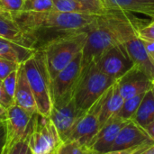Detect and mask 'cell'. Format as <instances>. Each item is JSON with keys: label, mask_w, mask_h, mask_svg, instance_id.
<instances>
[{"label": "cell", "mask_w": 154, "mask_h": 154, "mask_svg": "<svg viewBox=\"0 0 154 154\" xmlns=\"http://www.w3.org/2000/svg\"><path fill=\"white\" fill-rule=\"evenodd\" d=\"M32 53L8 40L0 37V58L2 59L22 63Z\"/></svg>", "instance_id": "cell-22"}, {"label": "cell", "mask_w": 154, "mask_h": 154, "mask_svg": "<svg viewBox=\"0 0 154 154\" xmlns=\"http://www.w3.org/2000/svg\"><path fill=\"white\" fill-rule=\"evenodd\" d=\"M89 154H95V153H93V152H89Z\"/></svg>", "instance_id": "cell-41"}, {"label": "cell", "mask_w": 154, "mask_h": 154, "mask_svg": "<svg viewBox=\"0 0 154 154\" xmlns=\"http://www.w3.org/2000/svg\"><path fill=\"white\" fill-rule=\"evenodd\" d=\"M132 120L143 128L154 120V97L151 89L144 93Z\"/></svg>", "instance_id": "cell-20"}, {"label": "cell", "mask_w": 154, "mask_h": 154, "mask_svg": "<svg viewBox=\"0 0 154 154\" xmlns=\"http://www.w3.org/2000/svg\"><path fill=\"white\" fill-rule=\"evenodd\" d=\"M87 40V32H81L57 38L47 42L41 50L43 51L47 69L51 79L67 67L80 53Z\"/></svg>", "instance_id": "cell-4"}, {"label": "cell", "mask_w": 154, "mask_h": 154, "mask_svg": "<svg viewBox=\"0 0 154 154\" xmlns=\"http://www.w3.org/2000/svg\"><path fill=\"white\" fill-rule=\"evenodd\" d=\"M34 115L28 113L15 104L6 109L5 116L6 143L5 148L9 150L16 143L29 137Z\"/></svg>", "instance_id": "cell-8"}, {"label": "cell", "mask_w": 154, "mask_h": 154, "mask_svg": "<svg viewBox=\"0 0 154 154\" xmlns=\"http://www.w3.org/2000/svg\"><path fill=\"white\" fill-rule=\"evenodd\" d=\"M146 23L147 20L125 11L107 10L99 14L87 32L82 68L97 60L109 49L138 38V31Z\"/></svg>", "instance_id": "cell-1"}, {"label": "cell", "mask_w": 154, "mask_h": 154, "mask_svg": "<svg viewBox=\"0 0 154 154\" xmlns=\"http://www.w3.org/2000/svg\"><path fill=\"white\" fill-rule=\"evenodd\" d=\"M135 154H154V143L143 145Z\"/></svg>", "instance_id": "cell-33"}, {"label": "cell", "mask_w": 154, "mask_h": 154, "mask_svg": "<svg viewBox=\"0 0 154 154\" xmlns=\"http://www.w3.org/2000/svg\"><path fill=\"white\" fill-rule=\"evenodd\" d=\"M14 104V102L5 94V92L3 88L2 80H0V106L4 107L5 109H7Z\"/></svg>", "instance_id": "cell-31"}, {"label": "cell", "mask_w": 154, "mask_h": 154, "mask_svg": "<svg viewBox=\"0 0 154 154\" xmlns=\"http://www.w3.org/2000/svg\"><path fill=\"white\" fill-rule=\"evenodd\" d=\"M14 104L32 115L37 113L36 102L28 83L23 63L20 64L17 70V84L14 92Z\"/></svg>", "instance_id": "cell-17"}, {"label": "cell", "mask_w": 154, "mask_h": 154, "mask_svg": "<svg viewBox=\"0 0 154 154\" xmlns=\"http://www.w3.org/2000/svg\"><path fill=\"white\" fill-rule=\"evenodd\" d=\"M99 100L100 110L98 115V120L101 127L110 117H112L118 112L125 101L118 90L116 81L100 97Z\"/></svg>", "instance_id": "cell-18"}, {"label": "cell", "mask_w": 154, "mask_h": 154, "mask_svg": "<svg viewBox=\"0 0 154 154\" xmlns=\"http://www.w3.org/2000/svg\"><path fill=\"white\" fill-rule=\"evenodd\" d=\"M100 100L98 99L79 118L66 141H76L83 145L88 146L100 129L98 120Z\"/></svg>", "instance_id": "cell-11"}, {"label": "cell", "mask_w": 154, "mask_h": 154, "mask_svg": "<svg viewBox=\"0 0 154 154\" xmlns=\"http://www.w3.org/2000/svg\"><path fill=\"white\" fill-rule=\"evenodd\" d=\"M23 4L24 0H0V7L9 13L22 11Z\"/></svg>", "instance_id": "cell-29"}, {"label": "cell", "mask_w": 154, "mask_h": 154, "mask_svg": "<svg viewBox=\"0 0 154 154\" xmlns=\"http://www.w3.org/2000/svg\"><path fill=\"white\" fill-rule=\"evenodd\" d=\"M85 112L80 111L74 98L59 105H52L49 118L56 127L62 142H65L79 118Z\"/></svg>", "instance_id": "cell-10"}, {"label": "cell", "mask_w": 154, "mask_h": 154, "mask_svg": "<svg viewBox=\"0 0 154 154\" xmlns=\"http://www.w3.org/2000/svg\"><path fill=\"white\" fill-rule=\"evenodd\" d=\"M143 96H144V93L138 95L136 97L125 99L124 101L121 108L118 110V112L115 116H118L124 120H126V121L132 120V118L134 116Z\"/></svg>", "instance_id": "cell-23"}, {"label": "cell", "mask_w": 154, "mask_h": 154, "mask_svg": "<svg viewBox=\"0 0 154 154\" xmlns=\"http://www.w3.org/2000/svg\"><path fill=\"white\" fill-rule=\"evenodd\" d=\"M106 10L141 14L154 19V0H100Z\"/></svg>", "instance_id": "cell-19"}, {"label": "cell", "mask_w": 154, "mask_h": 154, "mask_svg": "<svg viewBox=\"0 0 154 154\" xmlns=\"http://www.w3.org/2000/svg\"><path fill=\"white\" fill-rule=\"evenodd\" d=\"M138 38L143 42H154V19L138 31Z\"/></svg>", "instance_id": "cell-28"}, {"label": "cell", "mask_w": 154, "mask_h": 154, "mask_svg": "<svg viewBox=\"0 0 154 154\" xmlns=\"http://www.w3.org/2000/svg\"><path fill=\"white\" fill-rule=\"evenodd\" d=\"M124 120L116 116L110 117L98 130L88 145L90 152L95 154H104L110 152V149L121 128L126 124Z\"/></svg>", "instance_id": "cell-12"}, {"label": "cell", "mask_w": 154, "mask_h": 154, "mask_svg": "<svg viewBox=\"0 0 154 154\" xmlns=\"http://www.w3.org/2000/svg\"><path fill=\"white\" fill-rule=\"evenodd\" d=\"M61 143L59 133L51 119L36 113L28 138L32 154H54Z\"/></svg>", "instance_id": "cell-6"}, {"label": "cell", "mask_w": 154, "mask_h": 154, "mask_svg": "<svg viewBox=\"0 0 154 154\" xmlns=\"http://www.w3.org/2000/svg\"><path fill=\"white\" fill-rule=\"evenodd\" d=\"M5 111H6V109H5L4 107L0 106V120H2V119H4V118H5Z\"/></svg>", "instance_id": "cell-38"}, {"label": "cell", "mask_w": 154, "mask_h": 154, "mask_svg": "<svg viewBox=\"0 0 154 154\" xmlns=\"http://www.w3.org/2000/svg\"><path fill=\"white\" fill-rule=\"evenodd\" d=\"M89 152L88 146L76 141H66L60 144L54 154H89Z\"/></svg>", "instance_id": "cell-24"}, {"label": "cell", "mask_w": 154, "mask_h": 154, "mask_svg": "<svg viewBox=\"0 0 154 154\" xmlns=\"http://www.w3.org/2000/svg\"><path fill=\"white\" fill-rule=\"evenodd\" d=\"M151 143H154V141L150 138L144 128L135 124L133 120H129L119 131L110 152L138 147Z\"/></svg>", "instance_id": "cell-13"}, {"label": "cell", "mask_w": 154, "mask_h": 154, "mask_svg": "<svg viewBox=\"0 0 154 154\" xmlns=\"http://www.w3.org/2000/svg\"><path fill=\"white\" fill-rule=\"evenodd\" d=\"M144 130L146 131V133L148 134V135L150 136V138L154 141V120L152 122H151L148 125L145 126Z\"/></svg>", "instance_id": "cell-37"}, {"label": "cell", "mask_w": 154, "mask_h": 154, "mask_svg": "<svg viewBox=\"0 0 154 154\" xmlns=\"http://www.w3.org/2000/svg\"><path fill=\"white\" fill-rule=\"evenodd\" d=\"M19 27L35 41L36 50L57 38L88 32L99 14L62 13L56 10L45 12L18 11L11 13Z\"/></svg>", "instance_id": "cell-2"}, {"label": "cell", "mask_w": 154, "mask_h": 154, "mask_svg": "<svg viewBox=\"0 0 154 154\" xmlns=\"http://www.w3.org/2000/svg\"><path fill=\"white\" fill-rule=\"evenodd\" d=\"M18 70V69H17ZM17 70L9 74L5 79L2 80L3 88L5 94L14 102V92L17 84Z\"/></svg>", "instance_id": "cell-26"}, {"label": "cell", "mask_w": 154, "mask_h": 154, "mask_svg": "<svg viewBox=\"0 0 154 154\" xmlns=\"http://www.w3.org/2000/svg\"><path fill=\"white\" fill-rule=\"evenodd\" d=\"M118 90L125 100L143 93H145L152 87V80L138 68L134 66L122 78L116 80Z\"/></svg>", "instance_id": "cell-14"}, {"label": "cell", "mask_w": 154, "mask_h": 154, "mask_svg": "<svg viewBox=\"0 0 154 154\" xmlns=\"http://www.w3.org/2000/svg\"><path fill=\"white\" fill-rule=\"evenodd\" d=\"M6 143V129L5 124V118L0 120V154H2Z\"/></svg>", "instance_id": "cell-32"}, {"label": "cell", "mask_w": 154, "mask_h": 154, "mask_svg": "<svg viewBox=\"0 0 154 154\" xmlns=\"http://www.w3.org/2000/svg\"><path fill=\"white\" fill-rule=\"evenodd\" d=\"M93 62L101 72L115 80L122 78L134 66L125 44L109 49Z\"/></svg>", "instance_id": "cell-9"}, {"label": "cell", "mask_w": 154, "mask_h": 154, "mask_svg": "<svg viewBox=\"0 0 154 154\" xmlns=\"http://www.w3.org/2000/svg\"><path fill=\"white\" fill-rule=\"evenodd\" d=\"M21 63L0 58V80L5 79L9 74L18 69Z\"/></svg>", "instance_id": "cell-27"}, {"label": "cell", "mask_w": 154, "mask_h": 154, "mask_svg": "<svg viewBox=\"0 0 154 154\" xmlns=\"http://www.w3.org/2000/svg\"><path fill=\"white\" fill-rule=\"evenodd\" d=\"M22 63L36 102L37 113L42 116L49 117L52 107L51 79L47 69L43 51L41 49L36 50Z\"/></svg>", "instance_id": "cell-3"}, {"label": "cell", "mask_w": 154, "mask_h": 154, "mask_svg": "<svg viewBox=\"0 0 154 154\" xmlns=\"http://www.w3.org/2000/svg\"><path fill=\"white\" fill-rule=\"evenodd\" d=\"M79 1L83 2V3H85V4H88V5H92V6H94V7L99 9L100 11H102V12H104V13H106V12L107 11V10L104 7V5H102V3H101L100 0H79Z\"/></svg>", "instance_id": "cell-34"}, {"label": "cell", "mask_w": 154, "mask_h": 154, "mask_svg": "<svg viewBox=\"0 0 154 154\" xmlns=\"http://www.w3.org/2000/svg\"><path fill=\"white\" fill-rule=\"evenodd\" d=\"M53 10L52 0H25L22 11L45 12Z\"/></svg>", "instance_id": "cell-25"}, {"label": "cell", "mask_w": 154, "mask_h": 154, "mask_svg": "<svg viewBox=\"0 0 154 154\" xmlns=\"http://www.w3.org/2000/svg\"><path fill=\"white\" fill-rule=\"evenodd\" d=\"M145 50L154 64V42H143Z\"/></svg>", "instance_id": "cell-36"}, {"label": "cell", "mask_w": 154, "mask_h": 154, "mask_svg": "<svg viewBox=\"0 0 154 154\" xmlns=\"http://www.w3.org/2000/svg\"><path fill=\"white\" fill-rule=\"evenodd\" d=\"M144 145V144H143ZM138 146V147H134V148H129V149H125V150H118V151H111L108 152H106L104 154H135V152L142 147Z\"/></svg>", "instance_id": "cell-35"}, {"label": "cell", "mask_w": 154, "mask_h": 154, "mask_svg": "<svg viewBox=\"0 0 154 154\" xmlns=\"http://www.w3.org/2000/svg\"><path fill=\"white\" fill-rule=\"evenodd\" d=\"M5 13H9V12H6V11H5L4 9H2V8L0 7V14H5Z\"/></svg>", "instance_id": "cell-40"}, {"label": "cell", "mask_w": 154, "mask_h": 154, "mask_svg": "<svg viewBox=\"0 0 154 154\" xmlns=\"http://www.w3.org/2000/svg\"><path fill=\"white\" fill-rule=\"evenodd\" d=\"M151 90H152V95H153V97H154V81L152 82V87H151Z\"/></svg>", "instance_id": "cell-39"}, {"label": "cell", "mask_w": 154, "mask_h": 154, "mask_svg": "<svg viewBox=\"0 0 154 154\" xmlns=\"http://www.w3.org/2000/svg\"><path fill=\"white\" fill-rule=\"evenodd\" d=\"M116 80L101 72L95 62L82 68L73 98L77 107L86 112Z\"/></svg>", "instance_id": "cell-5"}, {"label": "cell", "mask_w": 154, "mask_h": 154, "mask_svg": "<svg viewBox=\"0 0 154 154\" xmlns=\"http://www.w3.org/2000/svg\"><path fill=\"white\" fill-rule=\"evenodd\" d=\"M125 46L134 66L154 81V64L145 50L143 42L135 38L125 43Z\"/></svg>", "instance_id": "cell-16"}, {"label": "cell", "mask_w": 154, "mask_h": 154, "mask_svg": "<svg viewBox=\"0 0 154 154\" xmlns=\"http://www.w3.org/2000/svg\"><path fill=\"white\" fill-rule=\"evenodd\" d=\"M0 37L32 53L36 51L35 41L19 27L13 19L11 13L0 14Z\"/></svg>", "instance_id": "cell-15"}, {"label": "cell", "mask_w": 154, "mask_h": 154, "mask_svg": "<svg viewBox=\"0 0 154 154\" xmlns=\"http://www.w3.org/2000/svg\"><path fill=\"white\" fill-rule=\"evenodd\" d=\"M28 138L14 144L8 150L7 154H32L28 144Z\"/></svg>", "instance_id": "cell-30"}, {"label": "cell", "mask_w": 154, "mask_h": 154, "mask_svg": "<svg viewBox=\"0 0 154 154\" xmlns=\"http://www.w3.org/2000/svg\"><path fill=\"white\" fill-rule=\"evenodd\" d=\"M24 1H25V0H24Z\"/></svg>", "instance_id": "cell-42"}, {"label": "cell", "mask_w": 154, "mask_h": 154, "mask_svg": "<svg viewBox=\"0 0 154 154\" xmlns=\"http://www.w3.org/2000/svg\"><path fill=\"white\" fill-rule=\"evenodd\" d=\"M53 10L62 13H77L89 14H103L99 9L79 0H52Z\"/></svg>", "instance_id": "cell-21"}, {"label": "cell", "mask_w": 154, "mask_h": 154, "mask_svg": "<svg viewBox=\"0 0 154 154\" xmlns=\"http://www.w3.org/2000/svg\"><path fill=\"white\" fill-rule=\"evenodd\" d=\"M82 70V51L51 82L52 105L66 103L73 98L74 91Z\"/></svg>", "instance_id": "cell-7"}]
</instances>
